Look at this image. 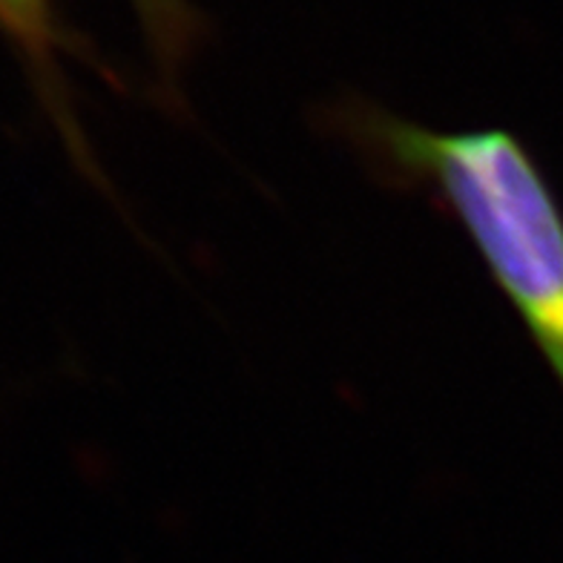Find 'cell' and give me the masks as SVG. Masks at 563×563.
Here are the masks:
<instances>
[{
	"mask_svg": "<svg viewBox=\"0 0 563 563\" xmlns=\"http://www.w3.org/2000/svg\"><path fill=\"white\" fill-rule=\"evenodd\" d=\"M356 130L452 210L563 388V210L532 153L504 126L431 130L379 110Z\"/></svg>",
	"mask_w": 563,
	"mask_h": 563,
	"instance_id": "cell-1",
	"label": "cell"
},
{
	"mask_svg": "<svg viewBox=\"0 0 563 563\" xmlns=\"http://www.w3.org/2000/svg\"><path fill=\"white\" fill-rule=\"evenodd\" d=\"M0 35L21 53L32 81L44 92L49 115L58 121L64 133H75L58 67V55L75 46L67 30L60 26L55 0H0Z\"/></svg>",
	"mask_w": 563,
	"mask_h": 563,
	"instance_id": "cell-2",
	"label": "cell"
},
{
	"mask_svg": "<svg viewBox=\"0 0 563 563\" xmlns=\"http://www.w3.org/2000/svg\"><path fill=\"white\" fill-rule=\"evenodd\" d=\"M150 53L167 89H176L178 73L199 44L205 23L190 0H130Z\"/></svg>",
	"mask_w": 563,
	"mask_h": 563,
	"instance_id": "cell-3",
	"label": "cell"
}]
</instances>
